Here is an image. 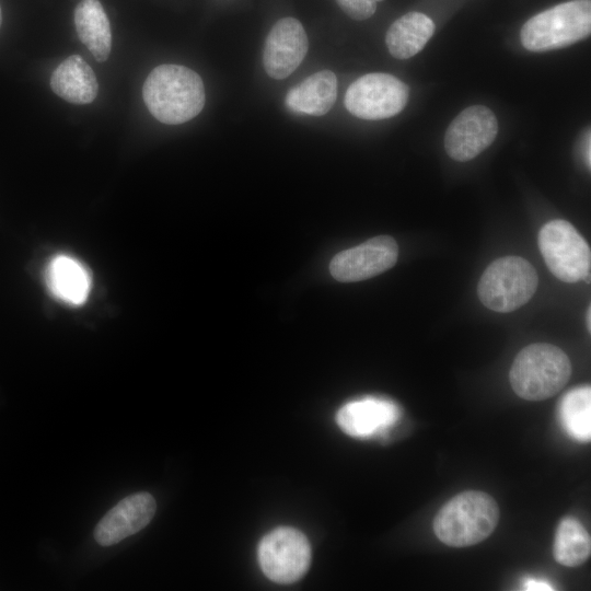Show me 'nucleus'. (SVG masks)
Segmentation results:
<instances>
[{
    "instance_id": "f257e3e1",
    "label": "nucleus",
    "mask_w": 591,
    "mask_h": 591,
    "mask_svg": "<svg viewBox=\"0 0 591 591\" xmlns=\"http://www.w3.org/2000/svg\"><path fill=\"white\" fill-rule=\"evenodd\" d=\"M142 96L149 112L161 123L178 125L197 116L206 94L201 78L179 65H161L147 77Z\"/></svg>"
},
{
    "instance_id": "f03ea898",
    "label": "nucleus",
    "mask_w": 591,
    "mask_h": 591,
    "mask_svg": "<svg viewBox=\"0 0 591 591\" xmlns=\"http://www.w3.org/2000/svg\"><path fill=\"white\" fill-rule=\"evenodd\" d=\"M498 521L496 500L486 493L467 490L443 505L433 520V531L445 545L466 547L487 538Z\"/></svg>"
},
{
    "instance_id": "7ed1b4c3",
    "label": "nucleus",
    "mask_w": 591,
    "mask_h": 591,
    "mask_svg": "<svg viewBox=\"0 0 591 591\" xmlns=\"http://www.w3.org/2000/svg\"><path fill=\"white\" fill-rule=\"evenodd\" d=\"M571 363L557 346L536 343L515 357L509 381L514 393L526 401H544L557 394L568 382Z\"/></svg>"
},
{
    "instance_id": "20e7f679",
    "label": "nucleus",
    "mask_w": 591,
    "mask_h": 591,
    "mask_svg": "<svg viewBox=\"0 0 591 591\" xmlns=\"http://www.w3.org/2000/svg\"><path fill=\"white\" fill-rule=\"evenodd\" d=\"M591 32V0H570L529 19L521 28L522 46L545 53L578 43Z\"/></svg>"
},
{
    "instance_id": "39448f33",
    "label": "nucleus",
    "mask_w": 591,
    "mask_h": 591,
    "mask_svg": "<svg viewBox=\"0 0 591 591\" xmlns=\"http://www.w3.org/2000/svg\"><path fill=\"white\" fill-rule=\"evenodd\" d=\"M538 278L530 262L519 256L494 260L483 273L477 294L488 309L512 312L524 305L536 291Z\"/></svg>"
},
{
    "instance_id": "423d86ee",
    "label": "nucleus",
    "mask_w": 591,
    "mask_h": 591,
    "mask_svg": "<svg viewBox=\"0 0 591 591\" xmlns=\"http://www.w3.org/2000/svg\"><path fill=\"white\" fill-rule=\"evenodd\" d=\"M537 242L556 278L565 282H590V247L571 223L561 219L547 222L540 230Z\"/></svg>"
},
{
    "instance_id": "0eeeda50",
    "label": "nucleus",
    "mask_w": 591,
    "mask_h": 591,
    "mask_svg": "<svg viewBox=\"0 0 591 591\" xmlns=\"http://www.w3.org/2000/svg\"><path fill=\"white\" fill-rule=\"evenodd\" d=\"M258 563L271 581L286 584L298 581L311 563V546L297 529L277 528L267 533L258 545Z\"/></svg>"
},
{
    "instance_id": "6e6552de",
    "label": "nucleus",
    "mask_w": 591,
    "mask_h": 591,
    "mask_svg": "<svg viewBox=\"0 0 591 591\" xmlns=\"http://www.w3.org/2000/svg\"><path fill=\"white\" fill-rule=\"evenodd\" d=\"M409 88L389 73H368L352 82L345 94V106L354 116L379 120L401 113L407 104Z\"/></svg>"
},
{
    "instance_id": "1a4fd4ad",
    "label": "nucleus",
    "mask_w": 591,
    "mask_h": 591,
    "mask_svg": "<svg viewBox=\"0 0 591 591\" xmlns=\"http://www.w3.org/2000/svg\"><path fill=\"white\" fill-rule=\"evenodd\" d=\"M498 128L497 118L490 108L484 105L470 106L449 125L444 149L455 161H470L494 142Z\"/></svg>"
},
{
    "instance_id": "9d476101",
    "label": "nucleus",
    "mask_w": 591,
    "mask_h": 591,
    "mask_svg": "<svg viewBox=\"0 0 591 591\" xmlns=\"http://www.w3.org/2000/svg\"><path fill=\"white\" fill-rule=\"evenodd\" d=\"M397 257L395 240L389 235H379L337 253L331 260L329 271L341 282L360 281L390 269Z\"/></svg>"
},
{
    "instance_id": "9b49d317",
    "label": "nucleus",
    "mask_w": 591,
    "mask_h": 591,
    "mask_svg": "<svg viewBox=\"0 0 591 591\" xmlns=\"http://www.w3.org/2000/svg\"><path fill=\"white\" fill-rule=\"evenodd\" d=\"M309 47L304 27L294 18L278 20L269 31L263 51L266 73L277 80L290 76L303 61Z\"/></svg>"
},
{
    "instance_id": "f8f14e48",
    "label": "nucleus",
    "mask_w": 591,
    "mask_h": 591,
    "mask_svg": "<svg viewBox=\"0 0 591 591\" xmlns=\"http://www.w3.org/2000/svg\"><path fill=\"white\" fill-rule=\"evenodd\" d=\"M401 418V408L394 402L368 396L350 401L336 414V422L348 436L369 439L387 432Z\"/></svg>"
},
{
    "instance_id": "ddd939ff",
    "label": "nucleus",
    "mask_w": 591,
    "mask_h": 591,
    "mask_svg": "<svg viewBox=\"0 0 591 591\" xmlns=\"http://www.w3.org/2000/svg\"><path fill=\"white\" fill-rule=\"evenodd\" d=\"M155 510L157 502L151 494H132L121 499L100 520L94 530V538L102 546L117 544L146 528Z\"/></svg>"
},
{
    "instance_id": "4468645a",
    "label": "nucleus",
    "mask_w": 591,
    "mask_h": 591,
    "mask_svg": "<svg viewBox=\"0 0 591 591\" xmlns=\"http://www.w3.org/2000/svg\"><path fill=\"white\" fill-rule=\"evenodd\" d=\"M55 94L73 104H89L97 95L99 83L94 71L79 55L65 59L50 77Z\"/></svg>"
},
{
    "instance_id": "2eb2a0df",
    "label": "nucleus",
    "mask_w": 591,
    "mask_h": 591,
    "mask_svg": "<svg viewBox=\"0 0 591 591\" xmlns=\"http://www.w3.org/2000/svg\"><path fill=\"white\" fill-rule=\"evenodd\" d=\"M50 292L62 302L80 305L85 302L91 290V275L76 258L57 255L46 270Z\"/></svg>"
},
{
    "instance_id": "dca6fc26",
    "label": "nucleus",
    "mask_w": 591,
    "mask_h": 591,
    "mask_svg": "<svg viewBox=\"0 0 591 591\" xmlns=\"http://www.w3.org/2000/svg\"><path fill=\"white\" fill-rule=\"evenodd\" d=\"M337 97V79L331 70H322L308 77L286 95L289 109L312 116L325 115Z\"/></svg>"
},
{
    "instance_id": "f3484780",
    "label": "nucleus",
    "mask_w": 591,
    "mask_h": 591,
    "mask_svg": "<svg viewBox=\"0 0 591 591\" xmlns=\"http://www.w3.org/2000/svg\"><path fill=\"white\" fill-rule=\"evenodd\" d=\"M436 30L433 21L424 13L408 12L395 20L385 35L390 54L397 59H408L418 54Z\"/></svg>"
},
{
    "instance_id": "a211bd4d",
    "label": "nucleus",
    "mask_w": 591,
    "mask_h": 591,
    "mask_svg": "<svg viewBox=\"0 0 591 591\" xmlns=\"http://www.w3.org/2000/svg\"><path fill=\"white\" fill-rule=\"evenodd\" d=\"M74 25L80 40L96 61H105L112 48L108 18L99 0H81L74 10Z\"/></svg>"
},
{
    "instance_id": "6ab92c4d",
    "label": "nucleus",
    "mask_w": 591,
    "mask_h": 591,
    "mask_svg": "<svg viewBox=\"0 0 591 591\" xmlns=\"http://www.w3.org/2000/svg\"><path fill=\"white\" fill-rule=\"evenodd\" d=\"M591 553L590 535L573 518L563 519L556 530L553 545L555 560L566 567H578Z\"/></svg>"
},
{
    "instance_id": "aec40b11",
    "label": "nucleus",
    "mask_w": 591,
    "mask_h": 591,
    "mask_svg": "<svg viewBox=\"0 0 591 591\" xmlns=\"http://www.w3.org/2000/svg\"><path fill=\"white\" fill-rule=\"evenodd\" d=\"M559 421L572 439L588 442L591 438V389L581 386L566 393L558 406Z\"/></svg>"
},
{
    "instance_id": "412c9836",
    "label": "nucleus",
    "mask_w": 591,
    "mask_h": 591,
    "mask_svg": "<svg viewBox=\"0 0 591 591\" xmlns=\"http://www.w3.org/2000/svg\"><path fill=\"white\" fill-rule=\"evenodd\" d=\"M339 8L351 19L363 21L371 18L376 10L372 0H336Z\"/></svg>"
},
{
    "instance_id": "4be33fe9",
    "label": "nucleus",
    "mask_w": 591,
    "mask_h": 591,
    "mask_svg": "<svg viewBox=\"0 0 591 591\" xmlns=\"http://www.w3.org/2000/svg\"><path fill=\"white\" fill-rule=\"evenodd\" d=\"M523 590L526 591H547L555 590V588L547 581L537 578H528L524 580Z\"/></svg>"
},
{
    "instance_id": "5701e85b",
    "label": "nucleus",
    "mask_w": 591,
    "mask_h": 591,
    "mask_svg": "<svg viewBox=\"0 0 591 591\" xmlns=\"http://www.w3.org/2000/svg\"><path fill=\"white\" fill-rule=\"evenodd\" d=\"M590 147H591L590 146V131L588 130V134L586 135L584 142H583V157H584L586 164L588 165L589 169L591 165Z\"/></svg>"
},
{
    "instance_id": "b1692460",
    "label": "nucleus",
    "mask_w": 591,
    "mask_h": 591,
    "mask_svg": "<svg viewBox=\"0 0 591 591\" xmlns=\"http://www.w3.org/2000/svg\"><path fill=\"white\" fill-rule=\"evenodd\" d=\"M591 308L589 306L588 308V311H587V326H588V329L590 332L591 329Z\"/></svg>"
},
{
    "instance_id": "393cba45",
    "label": "nucleus",
    "mask_w": 591,
    "mask_h": 591,
    "mask_svg": "<svg viewBox=\"0 0 591 591\" xmlns=\"http://www.w3.org/2000/svg\"><path fill=\"white\" fill-rule=\"evenodd\" d=\"M1 22H2V12H1V7H0V25H1Z\"/></svg>"
},
{
    "instance_id": "a878e982",
    "label": "nucleus",
    "mask_w": 591,
    "mask_h": 591,
    "mask_svg": "<svg viewBox=\"0 0 591 591\" xmlns=\"http://www.w3.org/2000/svg\"><path fill=\"white\" fill-rule=\"evenodd\" d=\"M372 1H374V2H380V1H383V0H372Z\"/></svg>"
}]
</instances>
